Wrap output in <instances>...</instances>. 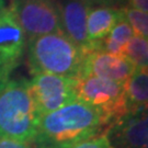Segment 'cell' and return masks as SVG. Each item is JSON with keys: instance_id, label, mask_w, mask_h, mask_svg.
<instances>
[{"instance_id": "obj_1", "label": "cell", "mask_w": 148, "mask_h": 148, "mask_svg": "<svg viewBox=\"0 0 148 148\" xmlns=\"http://www.w3.org/2000/svg\"><path fill=\"white\" fill-rule=\"evenodd\" d=\"M111 126L109 117L99 109L75 100L38 119L33 143L37 148H69L102 134Z\"/></svg>"}, {"instance_id": "obj_2", "label": "cell", "mask_w": 148, "mask_h": 148, "mask_svg": "<svg viewBox=\"0 0 148 148\" xmlns=\"http://www.w3.org/2000/svg\"><path fill=\"white\" fill-rule=\"evenodd\" d=\"M40 114L27 80L0 85V137L33 143Z\"/></svg>"}, {"instance_id": "obj_3", "label": "cell", "mask_w": 148, "mask_h": 148, "mask_svg": "<svg viewBox=\"0 0 148 148\" xmlns=\"http://www.w3.org/2000/svg\"><path fill=\"white\" fill-rule=\"evenodd\" d=\"M27 62L31 74L57 75L79 78L85 53L63 32L27 40Z\"/></svg>"}, {"instance_id": "obj_4", "label": "cell", "mask_w": 148, "mask_h": 148, "mask_svg": "<svg viewBox=\"0 0 148 148\" xmlns=\"http://www.w3.org/2000/svg\"><path fill=\"white\" fill-rule=\"evenodd\" d=\"M76 97L87 104L102 111L111 122L128 112L125 84L97 76H80L76 79Z\"/></svg>"}, {"instance_id": "obj_5", "label": "cell", "mask_w": 148, "mask_h": 148, "mask_svg": "<svg viewBox=\"0 0 148 148\" xmlns=\"http://www.w3.org/2000/svg\"><path fill=\"white\" fill-rule=\"evenodd\" d=\"M10 9L27 40L62 32L54 0H11Z\"/></svg>"}, {"instance_id": "obj_6", "label": "cell", "mask_w": 148, "mask_h": 148, "mask_svg": "<svg viewBox=\"0 0 148 148\" xmlns=\"http://www.w3.org/2000/svg\"><path fill=\"white\" fill-rule=\"evenodd\" d=\"M29 87L40 116L77 100L73 78L38 73L32 75Z\"/></svg>"}, {"instance_id": "obj_7", "label": "cell", "mask_w": 148, "mask_h": 148, "mask_svg": "<svg viewBox=\"0 0 148 148\" xmlns=\"http://www.w3.org/2000/svg\"><path fill=\"white\" fill-rule=\"evenodd\" d=\"M27 36L11 9L0 14V85L9 80L25 53Z\"/></svg>"}, {"instance_id": "obj_8", "label": "cell", "mask_w": 148, "mask_h": 148, "mask_svg": "<svg viewBox=\"0 0 148 148\" xmlns=\"http://www.w3.org/2000/svg\"><path fill=\"white\" fill-rule=\"evenodd\" d=\"M106 134L113 148H148V103L116 120Z\"/></svg>"}, {"instance_id": "obj_9", "label": "cell", "mask_w": 148, "mask_h": 148, "mask_svg": "<svg viewBox=\"0 0 148 148\" xmlns=\"http://www.w3.org/2000/svg\"><path fill=\"white\" fill-rule=\"evenodd\" d=\"M55 3L62 32L85 54L89 52L91 46L87 35V16L91 8L90 2L87 0H57Z\"/></svg>"}, {"instance_id": "obj_10", "label": "cell", "mask_w": 148, "mask_h": 148, "mask_svg": "<svg viewBox=\"0 0 148 148\" xmlns=\"http://www.w3.org/2000/svg\"><path fill=\"white\" fill-rule=\"evenodd\" d=\"M135 69V66L125 56L91 49L85 54L80 76L91 75L125 84Z\"/></svg>"}, {"instance_id": "obj_11", "label": "cell", "mask_w": 148, "mask_h": 148, "mask_svg": "<svg viewBox=\"0 0 148 148\" xmlns=\"http://www.w3.org/2000/svg\"><path fill=\"white\" fill-rule=\"evenodd\" d=\"M123 16V9H115L108 5L90 8L87 16V35L90 46L108 36Z\"/></svg>"}, {"instance_id": "obj_12", "label": "cell", "mask_w": 148, "mask_h": 148, "mask_svg": "<svg viewBox=\"0 0 148 148\" xmlns=\"http://www.w3.org/2000/svg\"><path fill=\"white\" fill-rule=\"evenodd\" d=\"M128 111L148 103V67L136 68L125 82Z\"/></svg>"}, {"instance_id": "obj_13", "label": "cell", "mask_w": 148, "mask_h": 148, "mask_svg": "<svg viewBox=\"0 0 148 148\" xmlns=\"http://www.w3.org/2000/svg\"><path fill=\"white\" fill-rule=\"evenodd\" d=\"M124 56L131 60L135 68L148 67V38L134 35L125 46Z\"/></svg>"}, {"instance_id": "obj_14", "label": "cell", "mask_w": 148, "mask_h": 148, "mask_svg": "<svg viewBox=\"0 0 148 148\" xmlns=\"http://www.w3.org/2000/svg\"><path fill=\"white\" fill-rule=\"evenodd\" d=\"M123 12L132 27L134 35L148 38V13L131 7L123 9Z\"/></svg>"}, {"instance_id": "obj_15", "label": "cell", "mask_w": 148, "mask_h": 148, "mask_svg": "<svg viewBox=\"0 0 148 148\" xmlns=\"http://www.w3.org/2000/svg\"><path fill=\"white\" fill-rule=\"evenodd\" d=\"M133 36H134V32H133L128 21L126 20L125 16L114 25V27L108 35V37H110L111 40H113L114 42H116L122 46H126L128 41Z\"/></svg>"}, {"instance_id": "obj_16", "label": "cell", "mask_w": 148, "mask_h": 148, "mask_svg": "<svg viewBox=\"0 0 148 148\" xmlns=\"http://www.w3.org/2000/svg\"><path fill=\"white\" fill-rule=\"evenodd\" d=\"M69 148H113L106 133H102L97 136L85 139L82 142L75 144Z\"/></svg>"}, {"instance_id": "obj_17", "label": "cell", "mask_w": 148, "mask_h": 148, "mask_svg": "<svg viewBox=\"0 0 148 148\" xmlns=\"http://www.w3.org/2000/svg\"><path fill=\"white\" fill-rule=\"evenodd\" d=\"M32 143H25V142H19L13 140L9 138L0 137V148H33Z\"/></svg>"}, {"instance_id": "obj_18", "label": "cell", "mask_w": 148, "mask_h": 148, "mask_svg": "<svg viewBox=\"0 0 148 148\" xmlns=\"http://www.w3.org/2000/svg\"><path fill=\"white\" fill-rule=\"evenodd\" d=\"M130 5L133 9L148 13V0H130Z\"/></svg>"}, {"instance_id": "obj_19", "label": "cell", "mask_w": 148, "mask_h": 148, "mask_svg": "<svg viewBox=\"0 0 148 148\" xmlns=\"http://www.w3.org/2000/svg\"><path fill=\"white\" fill-rule=\"evenodd\" d=\"M5 10V0H0V14Z\"/></svg>"}, {"instance_id": "obj_20", "label": "cell", "mask_w": 148, "mask_h": 148, "mask_svg": "<svg viewBox=\"0 0 148 148\" xmlns=\"http://www.w3.org/2000/svg\"><path fill=\"white\" fill-rule=\"evenodd\" d=\"M88 2H103V1H106V0H87Z\"/></svg>"}]
</instances>
